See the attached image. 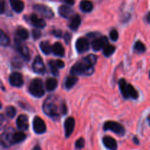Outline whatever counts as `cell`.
Returning a JSON list of instances; mask_svg holds the SVG:
<instances>
[{
  "label": "cell",
  "mask_w": 150,
  "mask_h": 150,
  "mask_svg": "<svg viewBox=\"0 0 150 150\" xmlns=\"http://www.w3.org/2000/svg\"><path fill=\"white\" fill-rule=\"evenodd\" d=\"M42 110L44 113L50 117H59L60 113L66 114L67 109L65 103L62 102L58 106L56 97L54 96H50L44 101Z\"/></svg>",
  "instance_id": "cell-1"
},
{
  "label": "cell",
  "mask_w": 150,
  "mask_h": 150,
  "mask_svg": "<svg viewBox=\"0 0 150 150\" xmlns=\"http://www.w3.org/2000/svg\"><path fill=\"white\" fill-rule=\"evenodd\" d=\"M70 72H71V74L76 75V76H79V75L90 76L94 72V66L86 61L83 57V60L73 65Z\"/></svg>",
  "instance_id": "cell-2"
},
{
  "label": "cell",
  "mask_w": 150,
  "mask_h": 150,
  "mask_svg": "<svg viewBox=\"0 0 150 150\" xmlns=\"http://www.w3.org/2000/svg\"><path fill=\"white\" fill-rule=\"evenodd\" d=\"M29 91L34 96L38 97V98L42 97L45 94L42 81L39 78L34 79L29 85Z\"/></svg>",
  "instance_id": "cell-3"
},
{
  "label": "cell",
  "mask_w": 150,
  "mask_h": 150,
  "mask_svg": "<svg viewBox=\"0 0 150 150\" xmlns=\"http://www.w3.org/2000/svg\"><path fill=\"white\" fill-rule=\"evenodd\" d=\"M103 129L105 130H111L114 133L119 135H125V128L122 125L118 122L113 121H108L104 124Z\"/></svg>",
  "instance_id": "cell-4"
},
{
  "label": "cell",
  "mask_w": 150,
  "mask_h": 150,
  "mask_svg": "<svg viewBox=\"0 0 150 150\" xmlns=\"http://www.w3.org/2000/svg\"><path fill=\"white\" fill-rule=\"evenodd\" d=\"M33 8L37 13H38L43 17L47 18V19H51L54 16L53 10L49 7L44 5V4H35V5H34Z\"/></svg>",
  "instance_id": "cell-5"
},
{
  "label": "cell",
  "mask_w": 150,
  "mask_h": 150,
  "mask_svg": "<svg viewBox=\"0 0 150 150\" xmlns=\"http://www.w3.org/2000/svg\"><path fill=\"white\" fill-rule=\"evenodd\" d=\"M33 129L35 133L42 134L46 131V125L41 118L36 116L33 119Z\"/></svg>",
  "instance_id": "cell-6"
},
{
  "label": "cell",
  "mask_w": 150,
  "mask_h": 150,
  "mask_svg": "<svg viewBox=\"0 0 150 150\" xmlns=\"http://www.w3.org/2000/svg\"><path fill=\"white\" fill-rule=\"evenodd\" d=\"M15 45H16V48L19 52V54L22 56V57L25 60L28 61L30 59V54H29V50L27 48V46L22 44L18 40L17 41V39H16V44Z\"/></svg>",
  "instance_id": "cell-7"
},
{
  "label": "cell",
  "mask_w": 150,
  "mask_h": 150,
  "mask_svg": "<svg viewBox=\"0 0 150 150\" xmlns=\"http://www.w3.org/2000/svg\"><path fill=\"white\" fill-rule=\"evenodd\" d=\"M9 81L13 86L17 87V88H21L23 85V76H22L21 74L18 73V72L12 73L9 77Z\"/></svg>",
  "instance_id": "cell-8"
},
{
  "label": "cell",
  "mask_w": 150,
  "mask_h": 150,
  "mask_svg": "<svg viewBox=\"0 0 150 150\" xmlns=\"http://www.w3.org/2000/svg\"><path fill=\"white\" fill-rule=\"evenodd\" d=\"M108 44V38L105 36L100 37V38H95L92 43V46L95 51H99L103 48H105Z\"/></svg>",
  "instance_id": "cell-9"
},
{
  "label": "cell",
  "mask_w": 150,
  "mask_h": 150,
  "mask_svg": "<svg viewBox=\"0 0 150 150\" xmlns=\"http://www.w3.org/2000/svg\"><path fill=\"white\" fill-rule=\"evenodd\" d=\"M32 69L34 71L38 74H43L45 71V66L42 59L40 56L35 57L32 63Z\"/></svg>",
  "instance_id": "cell-10"
},
{
  "label": "cell",
  "mask_w": 150,
  "mask_h": 150,
  "mask_svg": "<svg viewBox=\"0 0 150 150\" xmlns=\"http://www.w3.org/2000/svg\"><path fill=\"white\" fill-rule=\"evenodd\" d=\"M76 48L79 53H83L89 49V41L85 38H79L76 43Z\"/></svg>",
  "instance_id": "cell-11"
},
{
  "label": "cell",
  "mask_w": 150,
  "mask_h": 150,
  "mask_svg": "<svg viewBox=\"0 0 150 150\" xmlns=\"http://www.w3.org/2000/svg\"><path fill=\"white\" fill-rule=\"evenodd\" d=\"M75 127V119L73 117H69L64 121V132L65 136L69 138L73 133Z\"/></svg>",
  "instance_id": "cell-12"
},
{
  "label": "cell",
  "mask_w": 150,
  "mask_h": 150,
  "mask_svg": "<svg viewBox=\"0 0 150 150\" xmlns=\"http://www.w3.org/2000/svg\"><path fill=\"white\" fill-rule=\"evenodd\" d=\"M16 124L20 130H27L29 127V121L26 115H20L16 120Z\"/></svg>",
  "instance_id": "cell-13"
},
{
  "label": "cell",
  "mask_w": 150,
  "mask_h": 150,
  "mask_svg": "<svg viewBox=\"0 0 150 150\" xmlns=\"http://www.w3.org/2000/svg\"><path fill=\"white\" fill-rule=\"evenodd\" d=\"M104 146L109 150L117 149V142L114 138L111 136H105L103 138Z\"/></svg>",
  "instance_id": "cell-14"
},
{
  "label": "cell",
  "mask_w": 150,
  "mask_h": 150,
  "mask_svg": "<svg viewBox=\"0 0 150 150\" xmlns=\"http://www.w3.org/2000/svg\"><path fill=\"white\" fill-rule=\"evenodd\" d=\"M15 131L13 129H10L5 131L1 136V144L4 146H9L12 145V136Z\"/></svg>",
  "instance_id": "cell-15"
},
{
  "label": "cell",
  "mask_w": 150,
  "mask_h": 150,
  "mask_svg": "<svg viewBox=\"0 0 150 150\" xmlns=\"http://www.w3.org/2000/svg\"><path fill=\"white\" fill-rule=\"evenodd\" d=\"M30 21L31 24H32L34 26H35V27L37 28H39V29L45 27V25H46V23H45V21L43 19H41V18H39L35 14L31 15Z\"/></svg>",
  "instance_id": "cell-16"
},
{
  "label": "cell",
  "mask_w": 150,
  "mask_h": 150,
  "mask_svg": "<svg viewBox=\"0 0 150 150\" xmlns=\"http://www.w3.org/2000/svg\"><path fill=\"white\" fill-rule=\"evenodd\" d=\"M59 13L60 16L65 19H69V18L73 17V15L74 13L73 9L70 8V7L67 5H62L59 8Z\"/></svg>",
  "instance_id": "cell-17"
},
{
  "label": "cell",
  "mask_w": 150,
  "mask_h": 150,
  "mask_svg": "<svg viewBox=\"0 0 150 150\" xmlns=\"http://www.w3.org/2000/svg\"><path fill=\"white\" fill-rule=\"evenodd\" d=\"M12 8L16 13H21L24 9V3L21 0H10Z\"/></svg>",
  "instance_id": "cell-18"
},
{
  "label": "cell",
  "mask_w": 150,
  "mask_h": 150,
  "mask_svg": "<svg viewBox=\"0 0 150 150\" xmlns=\"http://www.w3.org/2000/svg\"><path fill=\"white\" fill-rule=\"evenodd\" d=\"M81 22V19L80 16L79 15H75L71 18V20L69 24V27L73 31L77 30L78 28L80 26Z\"/></svg>",
  "instance_id": "cell-19"
},
{
  "label": "cell",
  "mask_w": 150,
  "mask_h": 150,
  "mask_svg": "<svg viewBox=\"0 0 150 150\" xmlns=\"http://www.w3.org/2000/svg\"><path fill=\"white\" fill-rule=\"evenodd\" d=\"M26 135L23 132H14L12 136V144H19L24 141Z\"/></svg>",
  "instance_id": "cell-20"
},
{
  "label": "cell",
  "mask_w": 150,
  "mask_h": 150,
  "mask_svg": "<svg viewBox=\"0 0 150 150\" xmlns=\"http://www.w3.org/2000/svg\"><path fill=\"white\" fill-rule=\"evenodd\" d=\"M52 52L58 57H62L64 54V49L60 43L57 42L52 46Z\"/></svg>",
  "instance_id": "cell-21"
},
{
  "label": "cell",
  "mask_w": 150,
  "mask_h": 150,
  "mask_svg": "<svg viewBox=\"0 0 150 150\" xmlns=\"http://www.w3.org/2000/svg\"><path fill=\"white\" fill-rule=\"evenodd\" d=\"M119 86H120V91L122 94L125 99L129 98L128 95V84L126 82L124 79H121L119 81Z\"/></svg>",
  "instance_id": "cell-22"
},
{
  "label": "cell",
  "mask_w": 150,
  "mask_h": 150,
  "mask_svg": "<svg viewBox=\"0 0 150 150\" xmlns=\"http://www.w3.org/2000/svg\"><path fill=\"white\" fill-rule=\"evenodd\" d=\"M80 8L84 13H89L93 9V4L89 0H82L80 3Z\"/></svg>",
  "instance_id": "cell-23"
},
{
  "label": "cell",
  "mask_w": 150,
  "mask_h": 150,
  "mask_svg": "<svg viewBox=\"0 0 150 150\" xmlns=\"http://www.w3.org/2000/svg\"><path fill=\"white\" fill-rule=\"evenodd\" d=\"M58 82L54 78H48L45 82V88L48 91H53L57 88Z\"/></svg>",
  "instance_id": "cell-24"
},
{
  "label": "cell",
  "mask_w": 150,
  "mask_h": 150,
  "mask_svg": "<svg viewBox=\"0 0 150 150\" xmlns=\"http://www.w3.org/2000/svg\"><path fill=\"white\" fill-rule=\"evenodd\" d=\"M78 82V78L76 75H70L65 79V88L67 89H70L73 88Z\"/></svg>",
  "instance_id": "cell-25"
},
{
  "label": "cell",
  "mask_w": 150,
  "mask_h": 150,
  "mask_svg": "<svg viewBox=\"0 0 150 150\" xmlns=\"http://www.w3.org/2000/svg\"><path fill=\"white\" fill-rule=\"evenodd\" d=\"M41 50L42 52L45 54H49L50 53L52 52V46L49 44L48 41H42L40 43V45Z\"/></svg>",
  "instance_id": "cell-26"
},
{
  "label": "cell",
  "mask_w": 150,
  "mask_h": 150,
  "mask_svg": "<svg viewBox=\"0 0 150 150\" xmlns=\"http://www.w3.org/2000/svg\"><path fill=\"white\" fill-rule=\"evenodd\" d=\"M16 35L21 40H26L29 38V32L25 28H18L16 31Z\"/></svg>",
  "instance_id": "cell-27"
},
{
  "label": "cell",
  "mask_w": 150,
  "mask_h": 150,
  "mask_svg": "<svg viewBox=\"0 0 150 150\" xmlns=\"http://www.w3.org/2000/svg\"><path fill=\"white\" fill-rule=\"evenodd\" d=\"M0 44L2 46H7L10 44V38L4 32V31L1 30V37H0Z\"/></svg>",
  "instance_id": "cell-28"
},
{
  "label": "cell",
  "mask_w": 150,
  "mask_h": 150,
  "mask_svg": "<svg viewBox=\"0 0 150 150\" xmlns=\"http://www.w3.org/2000/svg\"><path fill=\"white\" fill-rule=\"evenodd\" d=\"M115 49L116 48L114 46L108 44V45L103 49V54L105 56H106V57H109L111 54H114V52L115 51Z\"/></svg>",
  "instance_id": "cell-29"
},
{
  "label": "cell",
  "mask_w": 150,
  "mask_h": 150,
  "mask_svg": "<svg viewBox=\"0 0 150 150\" xmlns=\"http://www.w3.org/2000/svg\"><path fill=\"white\" fill-rule=\"evenodd\" d=\"M128 95L129 97L136 99L139 97V93L138 91L133 88V86L130 84H128Z\"/></svg>",
  "instance_id": "cell-30"
},
{
  "label": "cell",
  "mask_w": 150,
  "mask_h": 150,
  "mask_svg": "<svg viewBox=\"0 0 150 150\" xmlns=\"http://www.w3.org/2000/svg\"><path fill=\"white\" fill-rule=\"evenodd\" d=\"M134 49L136 50L137 52L142 53V52H144L145 51V50H146V47H145L144 44L142 41H136V44H135Z\"/></svg>",
  "instance_id": "cell-31"
},
{
  "label": "cell",
  "mask_w": 150,
  "mask_h": 150,
  "mask_svg": "<svg viewBox=\"0 0 150 150\" xmlns=\"http://www.w3.org/2000/svg\"><path fill=\"white\" fill-rule=\"evenodd\" d=\"M49 68L51 72L53 74L54 76H58L59 75V71H58V66H57L56 63L54 61H49Z\"/></svg>",
  "instance_id": "cell-32"
},
{
  "label": "cell",
  "mask_w": 150,
  "mask_h": 150,
  "mask_svg": "<svg viewBox=\"0 0 150 150\" xmlns=\"http://www.w3.org/2000/svg\"><path fill=\"white\" fill-rule=\"evenodd\" d=\"M5 113L6 115L8 116L9 118H14V116L16 114V110L14 107L13 106H8L6 107L5 109Z\"/></svg>",
  "instance_id": "cell-33"
},
{
  "label": "cell",
  "mask_w": 150,
  "mask_h": 150,
  "mask_svg": "<svg viewBox=\"0 0 150 150\" xmlns=\"http://www.w3.org/2000/svg\"><path fill=\"white\" fill-rule=\"evenodd\" d=\"M84 58L86 61H88L90 64L93 65V66H95V63H96L97 62V57L95 55V54H89V55L86 56V57H85Z\"/></svg>",
  "instance_id": "cell-34"
},
{
  "label": "cell",
  "mask_w": 150,
  "mask_h": 150,
  "mask_svg": "<svg viewBox=\"0 0 150 150\" xmlns=\"http://www.w3.org/2000/svg\"><path fill=\"white\" fill-rule=\"evenodd\" d=\"M85 145V141L83 138H80L76 141V147L77 149H82Z\"/></svg>",
  "instance_id": "cell-35"
},
{
  "label": "cell",
  "mask_w": 150,
  "mask_h": 150,
  "mask_svg": "<svg viewBox=\"0 0 150 150\" xmlns=\"http://www.w3.org/2000/svg\"><path fill=\"white\" fill-rule=\"evenodd\" d=\"M110 38L112 41H117L119 38V33L116 29H113L111 32H110Z\"/></svg>",
  "instance_id": "cell-36"
},
{
  "label": "cell",
  "mask_w": 150,
  "mask_h": 150,
  "mask_svg": "<svg viewBox=\"0 0 150 150\" xmlns=\"http://www.w3.org/2000/svg\"><path fill=\"white\" fill-rule=\"evenodd\" d=\"M32 36H33L34 39H38L41 36L40 31L38 29H34L32 30Z\"/></svg>",
  "instance_id": "cell-37"
},
{
  "label": "cell",
  "mask_w": 150,
  "mask_h": 150,
  "mask_svg": "<svg viewBox=\"0 0 150 150\" xmlns=\"http://www.w3.org/2000/svg\"><path fill=\"white\" fill-rule=\"evenodd\" d=\"M55 63H56V64H57V66H58V68H63L64 66V62H63L62 60H56Z\"/></svg>",
  "instance_id": "cell-38"
},
{
  "label": "cell",
  "mask_w": 150,
  "mask_h": 150,
  "mask_svg": "<svg viewBox=\"0 0 150 150\" xmlns=\"http://www.w3.org/2000/svg\"><path fill=\"white\" fill-rule=\"evenodd\" d=\"M53 35H55L56 37H61L62 36V31L59 29H54L52 32Z\"/></svg>",
  "instance_id": "cell-39"
},
{
  "label": "cell",
  "mask_w": 150,
  "mask_h": 150,
  "mask_svg": "<svg viewBox=\"0 0 150 150\" xmlns=\"http://www.w3.org/2000/svg\"><path fill=\"white\" fill-rule=\"evenodd\" d=\"M5 10V4H4V0H1V13L3 14Z\"/></svg>",
  "instance_id": "cell-40"
},
{
  "label": "cell",
  "mask_w": 150,
  "mask_h": 150,
  "mask_svg": "<svg viewBox=\"0 0 150 150\" xmlns=\"http://www.w3.org/2000/svg\"><path fill=\"white\" fill-rule=\"evenodd\" d=\"M65 3L70 4V5H73L75 3V0H63Z\"/></svg>",
  "instance_id": "cell-41"
},
{
  "label": "cell",
  "mask_w": 150,
  "mask_h": 150,
  "mask_svg": "<svg viewBox=\"0 0 150 150\" xmlns=\"http://www.w3.org/2000/svg\"><path fill=\"white\" fill-rule=\"evenodd\" d=\"M70 38H71V36H70V34H69V33H66L65 37H64V39H65V41H67V42H68V41H70Z\"/></svg>",
  "instance_id": "cell-42"
},
{
  "label": "cell",
  "mask_w": 150,
  "mask_h": 150,
  "mask_svg": "<svg viewBox=\"0 0 150 150\" xmlns=\"http://www.w3.org/2000/svg\"><path fill=\"white\" fill-rule=\"evenodd\" d=\"M32 150H42V149H41V148L40 147V146L37 145V146H35L33 149H32Z\"/></svg>",
  "instance_id": "cell-43"
},
{
  "label": "cell",
  "mask_w": 150,
  "mask_h": 150,
  "mask_svg": "<svg viewBox=\"0 0 150 150\" xmlns=\"http://www.w3.org/2000/svg\"><path fill=\"white\" fill-rule=\"evenodd\" d=\"M146 19H147V21L150 23V12L149 13V14L147 15V16H146Z\"/></svg>",
  "instance_id": "cell-44"
},
{
  "label": "cell",
  "mask_w": 150,
  "mask_h": 150,
  "mask_svg": "<svg viewBox=\"0 0 150 150\" xmlns=\"http://www.w3.org/2000/svg\"><path fill=\"white\" fill-rule=\"evenodd\" d=\"M149 78H150V71H149Z\"/></svg>",
  "instance_id": "cell-45"
}]
</instances>
